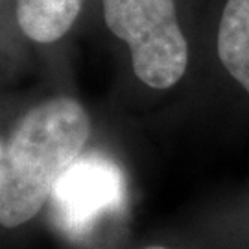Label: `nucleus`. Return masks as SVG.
Here are the masks:
<instances>
[{
  "instance_id": "1",
  "label": "nucleus",
  "mask_w": 249,
  "mask_h": 249,
  "mask_svg": "<svg viewBox=\"0 0 249 249\" xmlns=\"http://www.w3.org/2000/svg\"><path fill=\"white\" fill-rule=\"evenodd\" d=\"M89 133V115L67 96L46 100L18 120L0 157L2 227H18L43 209Z\"/></svg>"
},
{
  "instance_id": "2",
  "label": "nucleus",
  "mask_w": 249,
  "mask_h": 249,
  "mask_svg": "<svg viewBox=\"0 0 249 249\" xmlns=\"http://www.w3.org/2000/svg\"><path fill=\"white\" fill-rule=\"evenodd\" d=\"M107 28L127 43L137 78L153 89L176 85L188 65V45L174 0H104Z\"/></svg>"
},
{
  "instance_id": "3",
  "label": "nucleus",
  "mask_w": 249,
  "mask_h": 249,
  "mask_svg": "<svg viewBox=\"0 0 249 249\" xmlns=\"http://www.w3.org/2000/svg\"><path fill=\"white\" fill-rule=\"evenodd\" d=\"M124 176L113 160L92 151L80 155L50 196L55 223L69 236H85L124 199Z\"/></svg>"
},
{
  "instance_id": "4",
  "label": "nucleus",
  "mask_w": 249,
  "mask_h": 249,
  "mask_svg": "<svg viewBox=\"0 0 249 249\" xmlns=\"http://www.w3.org/2000/svg\"><path fill=\"white\" fill-rule=\"evenodd\" d=\"M218 55L249 92V0H227L218 28Z\"/></svg>"
},
{
  "instance_id": "5",
  "label": "nucleus",
  "mask_w": 249,
  "mask_h": 249,
  "mask_svg": "<svg viewBox=\"0 0 249 249\" xmlns=\"http://www.w3.org/2000/svg\"><path fill=\"white\" fill-rule=\"evenodd\" d=\"M83 0H17L22 34L37 43L61 39L80 15Z\"/></svg>"
},
{
  "instance_id": "6",
  "label": "nucleus",
  "mask_w": 249,
  "mask_h": 249,
  "mask_svg": "<svg viewBox=\"0 0 249 249\" xmlns=\"http://www.w3.org/2000/svg\"><path fill=\"white\" fill-rule=\"evenodd\" d=\"M146 249H166V248H160V246H150V248H146Z\"/></svg>"
},
{
  "instance_id": "7",
  "label": "nucleus",
  "mask_w": 249,
  "mask_h": 249,
  "mask_svg": "<svg viewBox=\"0 0 249 249\" xmlns=\"http://www.w3.org/2000/svg\"><path fill=\"white\" fill-rule=\"evenodd\" d=\"M2 150H4V144H2V141H0V157H2Z\"/></svg>"
}]
</instances>
